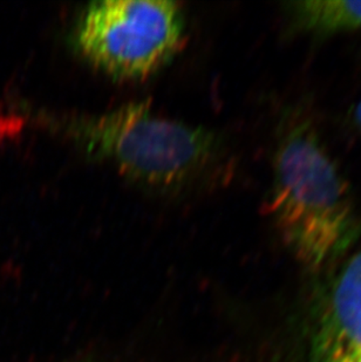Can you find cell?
<instances>
[{"mask_svg": "<svg viewBox=\"0 0 361 362\" xmlns=\"http://www.w3.org/2000/svg\"><path fill=\"white\" fill-rule=\"evenodd\" d=\"M50 123L87 154L154 188L194 183L219 153L214 134L160 117L142 103L96 115L58 114Z\"/></svg>", "mask_w": 361, "mask_h": 362, "instance_id": "2", "label": "cell"}, {"mask_svg": "<svg viewBox=\"0 0 361 362\" xmlns=\"http://www.w3.org/2000/svg\"><path fill=\"white\" fill-rule=\"evenodd\" d=\"M318 362H361V251L341 270L317 335Z\"/></svg>", "mask_w": 361, "mask_h": 362, "instance_id": "4", "label": "cell"}, {"mask_svg": "<svg viewBox=\"0 0 361 362\" xmlns=\"http://www.w3.org/2000/svg\"><path fill=\"white\" fill-rule=\"evenodd\" d=\"M355 122L358 123V126L361 128V101L357 105L355 110Z\"/></svg>", "mask_w": 361, "mask_h": 362, "instance_id": "6", "label": "cell"}, {"mask_svg": "<svg viewBox=\"0 0 361 362\" xmlns=\"http://www.w3.org/2000/svg\"><path fill=\"white\" fill-rule=\"evenodd\" d=\"M178 3L103 0L79 19L75 41L87 62L109 76L139 79L167 64L183 40Z\"/></svg>", "mask_w": 361, "mask_h": 362, "instance_id": "3", "label": "cell"}, {"mask_svg": "<svg viewBox=\"0 0 361 362\" xmlns=\"http://www.w3.org/2000/svg\"><path fill=\"white\" fill-rule=\"evenodd\" d=\"M269 211L285 244L311 267L343 256L360 236L351 189L310 123H297L278 142Z\"/></svg>", "mask_w": 361, "mask_h": 362, "instance_id": "1", "label": "cell"}, {"mask_svg": "<svg viewBox=\"0 0 361 362\" xmlns=\"http://www.w3.org/2000/svg\"><path fill=\"white\" fill-rule=\"evenodd\" d=\"M285 12L294 30L317 37L361 28V1L299 0L287 3Z\"/></svg>", "mask_w": 361, "mask_h": 362, "instance_id": "5", "label": "cell"}]
</instances>
